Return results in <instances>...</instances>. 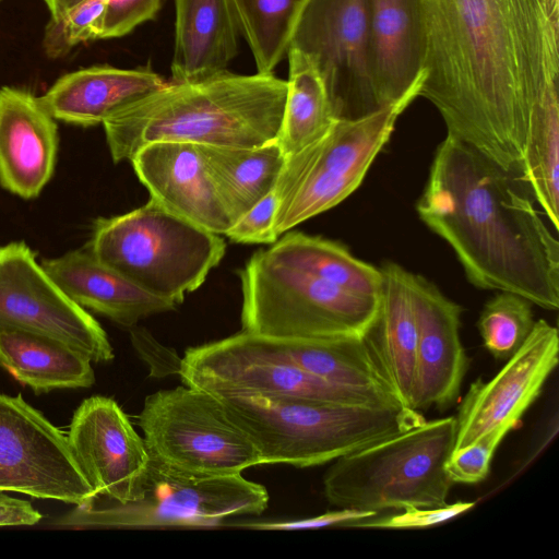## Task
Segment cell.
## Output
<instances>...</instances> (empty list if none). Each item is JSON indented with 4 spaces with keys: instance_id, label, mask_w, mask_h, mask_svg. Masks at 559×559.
<instances>
[{
    "instance_id": "cell-37",
    "label": "cell",
    "mask_w": 559,
    "mask_h": 559,
    "mask_svg": "<svg viewBox=\"0 0 559 559\" xmlns=\"http://www.w3.org/2000/svg\"><path fill=\"white\" fill-rule=\"evenodd\" d=\"M130 337L135 352L148 366L151 377L180 374L182 358L174 348L162 345L147 330L136 325L130 328Z\"/></svg>"
},
{
    "instance_id": "cell-4",
    "label": "cell",
    "mask_w": 559,
    "mask_h": 559,
    "mask_svg": "<svg viewBox=\"0 0 559 559\" xmlns=\"http://www.w3.org/2000/svg\"><path fill=\"white\" fill-rule=\"evenodd\" d=\"M217 397L254 445L260 465H322L426 420L421 412L405 406L288 396Z\"/></svg>"
},
{
    "instance_id": "cell-33",
    "label": "cell",
    "mask_w": 559,
    "mask_h": 559,
    "mask_svg": "<svg viewBox=\"0 0 559 559\" xmlns=\"http://www.w3.org/2000/svg\"><path fill=\"white\" fill-rule=\"evenodd\" d=\"M511 430L508 426L497 428L469 445L452 451L444 465L449 479L453 484H477L484 480L496 450Z\"/></svg>"
},
{
    "instance_id": "cell-29",
    "label": "cell",
    "mask_w": 559,
    "mask_h": 559,
    "mask_svg": "<svg viewBox=\"0 0 559 559\" xmlns=\"http://www.w3.org/2000/svg\"><path fill=\"white\" fill-rule=\"evenodd\" d=\"M287 57V92L277 139L285 157L322 138L338 120L313 63L295 48L288 49Z\"/></svg>"
},
{
    "instance_id": "cell-14",
    "label": "cell",
    "mask_w": 559,
    "mask_h": 559,
    "mask_svg": "<svg viewBox=\"0 0 559 559\" xmlns=\"http://www.w3.org/2000/svg\"><path fill=\"white\" fill-rule=\"evenodd\" d=\"M0 491L74 506L95 496L67 437L21 395L0 393Z\"/></svg>"
},
{
    "instance_id": "cell-5",
    "label": "cell",
    "mask_w": 559,
    "mask_h": 559,
    "mask_svg": "<svg viewBox=\"0 0 559 559\" xmlns=\"http://www.w3.org/2000/svg\"><path fill=\"white\" fill-rule=\"evenodd\" d=\"M455 431V416L426 419L336 459L323 477L326 500L337 509L374 513L447 504L453 483L444 465Z\"/></svg>"
},
{
    "instance_id": "cell-17",
    "label": "cell",
    "mask_w": 559,
    "mask_h": 559,
    "mask_svg": "<svg viewBox=\"0 0 559 559\" xmlns=\"http://www.w3.org/2000/svg\"><path fill=\"white\" fill-rule=\"evenodd\" d=\"M417 323V354L412 408L444 409L460 396L468 357L460 338L462 307L421 275L411 272Z\"/></svg>"
},
{
    "instance_id": "cell-21",
    "label": "cell",
    "mask_w": 559,
    "mask_h": 559,
    "mask_svg": "<svg viewBox=\"0 0 559 559\" xmlns=\"http://www.w3.org/2000/svg\"><path fill=\"white\" fill-rule=\"evenodd\" d=\"M167 82L153 70L94 66L59 78L39 100L57 120L83 127L108 118Z\"/></svg>"
},
{
    "instance_id": "cell-36",
    "label": "cell",
    "mask_w": 559,
    "mask_h": 559,
    "mask_svg": "<svg viewBox=\"0 0 559 559\" xmlns=\"http://www.w3.org/2000/svg\"><path fill=\"white\" fill-rule=\"evenodd\" d=\"M277 200L274 190L238 218L225 234L238 243H274L278 237L273 229Z\"/></svg>"
},
{
    "instance_id": "cell-3",
    "label": "cell",
    "mask_w": 559,
    "mask_h": 559,
    "mask_svg": "<svg viewBox=\"0 0 559 559\" xmlns=\"http://www.w3.org/2000/svg\"><path fill=\"white\" fill-rule=\"evenodd\" d=\"M287 82L272 74L224 71L191 83H167L103 124L115 163L154 142L255 147L278 139Z\"/></svg>"
},
{
    "instance_id": "cell-9",
    "label": "cell",
    "mask_w": 559,
    "mask_h": 559,
    "mask_svg": "<svg viewBox=\"0 0 559 559\" xmlns=\"http://www.w3.org/2000/svg\"><path fill=\"white\" fill-rule=\"evenodd\" d=\"M417 97L413 93L360 118L338 119L322 138L287 156L273 189L275 235L349 197L388 143L397 118Z\"/></svg>"
},
{
    "instance_id": "cell-7",
    "label": "cell",
    "mask_w": 559,
    "mask_h": 559,
    "mask_svg": "<svg viewBox=\"0 0 559 559\" xmlns=\"http://www.w3.org/2000/svg\"><path fill=\"white\" fill-rule=\"evenodd\" d=\"M242 331L275 338L365 336L380 297L347 290L283 264L267 250L251 255L239 273Z\"/></svg>"
},
{
    "instance_id": "cell-26",
    "label": "cell",
    "mask_w": 559,
    "mask_h": 559,
    "mask_svg": "<svg viewBox=\"0 0 559 559\" xmlns=\"http://www.w3.org/2000/svg\"><path fill=\"white\" fill-rule=\"evenodd\" d=\"M197 145L233 224L274 189L286 158L277 141L255 147Z\"/></svg>"
},
{
    "instance_id": "cell-2",
    "label": "cell",
    "mask_w": 559,
    "mask_h": 559,
    "mask_svg": "<svg viewBox=\"0 0 559 559\" xmlns=\"http://www.w3.org/2000/svg\"><path fill=\"white\" fill-rule=\"evenodd\" d=\"M522 176L447 134L438 145L419 218L453 249L471 284L559 308V242Z\"/></svg>"
},
{
    "instance_id": "cell-15",
    "label": "cell",
    "mask_w": 559,
    "mask_h": 559,
    "mask_svg": "<svg viewBox=\"0 0 559 559\" xmlns=\"http://www.w3.org/2000/svg\"><path fill=\"white\" fill-rule=\"evenodd\" d=\"M558 353L557 328L544 319L535 321L526 340L495 377L488 381L478 378L469 385L455 416L453 451L497 428L515 429L557 367Z\"/></svg>"
},
{
    "instance_id": "cell-16",
    "label": "cell",
    "mask_w": 559,
    "mask_h": 559,
    "mask_svg": "<svg viewBox=\"0 0 559 559\" xmlns=\"http://www.w3.org/2000/svg\"><path fill=\"white\" fill-rule=\"evenodd\" d=\"M67 439L95 495L120 503L138 498L150 454L116 401L99 395L84 400L73 414Z\"/></svg>"
},
{
    "instance_id": "cell-34",
    "label": "cell",
    "mask_w": 559,
    "mask_h": 559,
    "mask_svg": "<svg viewBox=\"0 0 559 559\" xmlns=\"http://www.w3.org/2000/svg\"><path fill=\"white\" fill-rule=\"evenodd\" d=\"M474 502L457 501L438 508L407 506L386 515H372L347 523L357 528H423L442 524L468 511Z\"/></svg>"
},
{
    "instance_id": "cell-10",
    "label": "cell",
    "mask_w": 559,
    "mask_h": 559,
    "mask_svg": "<svg viewBox=\"0 0 559 559\" xmlns=\"http://www.w3.org/2000/svg\"><path fill=\"white\" fill-rule=\"evenodd\" d=\"M179 376L183 384L215 396H288L343 404L404 406L309 373L288 357L275 338L242 330L186 349Z\"/></svg>"
},
{
    "instance_id": "cell-1",
    "label": "cell",
    "mask_w": 559,
    "mask_h": 559,
    "mask_svg": "<svg viewBox=\"0 0 559 559\" xmlns=\"http://www.w3.org/2000/svg\"><path fill=\"white\" fill-rule=\"evenodd\" d=\"M419 96L453 136L521 175L527 120L559 75V11L548 0H424Z\"/></svg>"
},
{
    "instance_id": "cell-31",
    "label": "cell",
    "mask_w": 559,
    "mask_h": 559,
    "mask_svg": "<svg viewBox=\"0 0 559 559\" xmlns=\"http://www.w3.org/2000/svg\"><path fill=\"white\" fill-rule=\"evenodd\" d=\"M532 302L510 292H499L483 307L477 328L484 346L496 359H508L534 326Z\"/></svg>"
},
{
    "instance_id": "cell-22",
    "label": "cell",
    "mask_w": 559,
    "mask_h": 559,
    "mask_svg": "<svg viewBox=\"0 0 559 559\" xmlns=\"http://www.w3.org/2000/svg\"><path fill=\"white\" fill-rule=\"evenodd\" d=\"M41 266L75 304L129 329L143 318L171 311L177 306L138 287L100 262L87 246L47 259Z\"/></svg>"
},
{
    "instance_id": "cell-20",
    "label": "cell",
    "mask_w": 559,
    "mask_h": 559,
    "mask_svg": "<svg viewBox=\"0 0 559 559\" xmlns=\"http://www.w3.org/2000/svg\"><path fill=\"white\" fill-rule=\"evenodd\" d=\"M373 79L380 107L409 94L424 81V0H368Z\"/></svg>"
},
{
    "instance_id": "cell-35",
    "label": "cell",
    "mask_w": 559,
    "mask_h": 559,
    "mask_svg": "<svg viewBox=\"0 0 559 559\" xmlns=\"http://www.w3.org/2000/svg\"><path fill=\"white\" fill-rule=\"evenodd\" d=\"M165 0H107L96 39L117 38L155 17Z\"/></svg>"
},
{
    "instance_id": "cell-38",
    "label": "cell",
    "mask_w": 559,
    "mask_h": 559,
    "mask_svg": "<svg viewBox=\"0 0 559 559\" xmlns=\"http://www.w3.org/2000/svg\"><path fill=\"white\" fill-rule=\"evenodd\" d=\"M41 516L28 501L12 498L0 491V526L34 525Z\"/></svg>"
},
{
    "instance_id": "cell-8",
    "label": "cell",
    "mask_w": 559,
    "mask_h": 559,
    "mask_svg": "<svg viewBox=\"0 0 559 559\" xmlns=\"http://www.w3.org/2000/svg\"><path fill=\"white\" fill-rule=\"evenodd\" d=\"M269 493L241 473L205 475L181 471L150 456L138 498L120 503L95 495L57 521L60 526H209L265 511Z\"/></svg>"
},
{
    "instance_id": "cell-19",
    "label": "cell",
    "mask_w": 559,
    "mask_h": 559,
    "mask_svg": "<svg viewBox=\"0 0 559 559\" xmlns=\"http://www.w3.org/2000/svg\"><path fill=\"white\" fill-rule=\"evenodd\" d=\"M59 136L56 119L31 92L0 88V185L36 198L53 175Z\"/></svg>"
},
{
    "instance_id": "cell-28",
    "label": "cell",
    "mask_w": 559,
    "mask_h": 559,
    "mask_svg": "<svg viewBox=\"0 0 559 559\" xmlns=\"http://www.w3.org/2000/svg\"><path fill=\"white\" fill-rule=\"evenodd\" d=\"M267 249L276 261L311 273L347 290L380 297L382 275L376 267L356 257L346 247L319 236L286 231Z\"/></svg>"
},
{
    "instance_id": "cell-30",
    "label": "cell",
    "mask_w": 559,
    "mask_h": 559,
    "mask_svg": "<svg viewBox=\"0 0 559 559\" xmlns=\"http://www.w3.org/2000/svg\"><path fill=\"white\" fill-rule=\"evenodd\" d=\"M257 73L272 74L287 55L307 0H230Z\"/></svg>"
},
{
    "instance_id": "cell-32",
    "label": "cell",
    "mask_w": 559,
    "mask_h": 559,
    "mask_svg": "<svg viewBox=\"0 0 559 559\" xmlns=\"http://www.w3.org/2000/svg\"><path fill=\"white\" fill-rule=\"evenodd\" d=\"M50 19L44 31L43 48L52 59L74 46L96 39L107 0H44Z\"/></svg>"
},
{
    "instance_id": "cell-13",
    "label": "cell",
    "mask_w": 559,
    "mask_h": 559,
    "mask_svg": "<svg viewBox=\"0 0 559 559\" xmlns=\"http://www.w3.org/2000/svg\"><path fill=\"white\" fill-rule=\"evenodd\" d=\"M3 330L52 337L92 362L114 358L104 329L58 287L23 241L0 247V331Z\"/></svg>"
},
{
    "instance_id": "cell-23",
    "label": "cell",
    "mask_w": 559,
    "mask_h": 559,
    "mask_svg": "<svg viewBox=\"0 0 559 559\" xmlns=\"http://www.w3.org/2000/svg\"><path fill=\"white\" fill-rule=\"evenodd\" d=\"M380 271L379 309L364 337L395 395L412 408L418 333L411 272L394 262H385Z\"/></svg>"
},
{
    "instance_id": "cell-11",
    "label": "cell",
    "mask_w": 559,
    "mask_h": 559,
    "mask_svg": "<svg viewBox=\"0 0 559 559\" xmlns=\"http://www.w3.org/2000/svg\"><path fill=\"white\" fill-rule=\"evenodd\" d=\"M139 426L150 456L181 471L228 475L260 465L254 445L219 399L190 385L147 395Z\"/></svg>"
},
{
    "instance_id": "cell-25",
    "label": "cell",
    "mask_w": 559,
    "mask_h": 559,
    "mask_svg": "<svg viewBox=\"0 0 559 559\" xmlns=\"http://www.w3.org/2000/svg\"><path fill=\"white\" fill-rule=\"evenodd\" d=\"M91 362L52 337L21 330L0 331V367L37 394L92 386L95 374Z\"/></svg>"
},
{
    "instance_id": "cell-39",
    "label": "cell",
    "mask_w": 559,
    "mask_h": 559,
    "mask_svg": "<svg viewBox=\"0 0 559 559\" xmlns=\"http://www.w3.org/2000/svg\"><path fill=\"white\" fill-rule=\"evenodd\" d=\"M554 10L559 11V0H548Z\"/></svg>"
},
{
    "instance_id": "cell-12",
    "label": "cell",
    "mask_w": 559,
    "mask_h": 559,
    "mask_svg": "<svg viewBox=\"0 0 559 559\" xmlns=\"http://www.w3.org/2000/svg\"><path fill=\"white\" fill-rule=\"evenodd\" d=\"M289 48L313 63L337 119L382 108L374 87L368 0H307Z\"/></svg>"
},
{
    "instance_id": "cell-24",
    "label": "cell",
    "mask_w": 559,
    "mask_h": 559,
    "mask_svg": "<svg viewBox=\"0 0 559 559\" xmlns=\"http://www.w3.org/2000/svg\"><path fill=\"white\" fill-rule=\"evenodd\" d=\"M175 5L171 82H198L226 71L240 35L231 1L175 0Z\"/></svg>"
},
{
    "instance_id": "cell-18",
    "label": "cell",
    "mask_w": 559,
    "mask_h": 559,
    "mask_svg": "<svg viewBox=\"0 0 559 559\" xmlns=\"http://www.w3.org/2000/svg\"><path fill=\"white\" fill-rule=\"evenodd\" d=\"M130 162L151 198L169 211L218 235L233 226L197 144L150 143Z\"/></svg>"
},
{
    "instance_id": "cell-27",
    "label": "cell",
    "mask_w": 559,
    "mask_h": 559,
    "mask_svg": "<svg viewBox=\"0 0 559 559\" xmlns=\"http://www.w3.org/2000/svg\"><path fill=\"white\" fill-rule=\"evenodd\" d=\"M275 340L288 357L307 372L333 384L371 392L403 405L364 336Z\"/></svg>"
},
{
    "instance_id": "cell-6",
    "label": "cell",
    "mask_w": 559,
    "mask_h": 559,
    "mask_svg": "<svg viewBox=\"0 0 559 559\" xmlns=\"http://www.w3.org/2000/svg\"><path fill=\"white\" fill-rule=\"evenodd\" d=\"M87 248L141 289L178 305L218 265L226 242L150 198L131 212L97 219Z\"/></svg>"
}]
</instances>
